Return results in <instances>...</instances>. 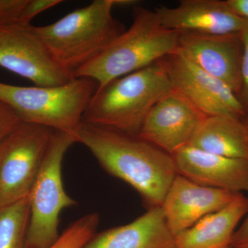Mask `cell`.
<instances>
[{
  "label": "cell",
  "mask_w": 248,
  "mask_h": 248,
  "mask_svg": "<svg viewBox=\"0 0 248 248\" xmlns=\"http://www.w3.org/2000/svg\"><path fill=\"white\" fill-rule=\"evenodd\" d=\"M78 140L107 172L133 187L148 209L161 206L177 175L172 155L139 135L83 122Z\"/></svg>",
  "instance_id": "cell-1"
},
{
  "label": "cell",
  "mask_w": 248,
  "mask_h": 248,
  "mask_svg": "<svg viewBox=\"0 0 248 248\" xmlns=\"http://www.w3.org/2000/svg\"><path fill=\"white\" fill-rule=\"evenodd\" d=\"M172 89L162 59L97 89L82 122L138 135L152 108Z\"/></svg>",
  "instance_id": "cell-2"
},
{
  "label": "cell",
  "mask_w": 248,
  "mask_h": 248,
  "mask_svg": "<svg viewBox=\"0 0 248 248\" xmlns=\"http://www.w3.org/2000/svg\"><path fill=\"white\" fill-rule=\"evenodd\" d=\"M179 32L160 24L155 11L133 10L128 29L115 39L99 56L73 73L75 78H90L97 89L112 80L142 69L175 53Z\"/></svg>",
  "instance_id": "cell-3"
},
{
  "label": "cell",
  "mask_w": 248,
  "mask_h": 248,
  "mask_svg": "<svg viewBox=\"0 0 248 248\" xmlns=\"http://www.w3.org/2000/svg\"><path fill=\"white\" fill-rule=\"evenodd\" d=\"M115 0H95L53 24L33 27L55 62L73 73L89 63L125 30L112 16Z\"/></svg>",
  "instance_id": "cell-4"
},
{
  "label": "cell",
  "mask_w": 248,
  "mask_h": 248,
  "mask_svg": "<svg viewBox=\"0 0 248 248\" xmlns=\"http://www.w3.org/2000/svg\"><path fill=\"white\" fill-rule=\"evenodd\" d=\"M97 89V82L86 78H74L57 86L27 87L0 82V100L21 122L63 132L78 140L83 115Z\"/></svg>",
  "instance_id": "cell-5"
},
{
  "label": "cell",
  "mask_w": 248,
  "mask_h": 248,
  "mask_svg": "<svg viewBox=\"0 0 248 248\" xmlns=\"http://www.w3.org/2000/svg\"><path fill=\"white\" fill-rule=\"evenodd\" d=\"M78 142L71 135L55 130L30 195L27 248H49L60 237V214L76 205L65 191L62 162L70 147Z\"/></svg>",
  "instance_id": "cell-6"
},
{
  "label": "cell",
  "mask_w": 248,
  "mask_h": 248,
  "mask_svg": "<svg viewBox=\"0 0 248 248\" xmlns=\"http://www.w3.org/2000/svg\"><path fill=\"white\" fill-rule=\"evenodd\" d=\"M54 131L21 122L0 143V208L30 195Z\"/></svg>",
  "instance_id": "cell-7"
},
{
  "label": "cell",
  "mask_w": 248,
  "mask_h": 248,
  "mask_svg": "<svg viewBox=\"0 0 248 248\" xmlns=\"http://www.w3.org/2000/svg\"><path fill=\"white\" fill-rule=\"evenodd\" d=\"M0 66L36 86H57L74 78L52 58L32 25H0Z\"/></svg>",
  "instance_id": "cell-8"
},
{
  "label": "cell",
  "mask_w": 248,
  "mask_h": 248,
  "mask_svg": "<svg viewBox=\"0 0 248 248\" xmlns=\"http://www.w3.org/2000/svg\"><path fill=\"white\" fill-rule=\"evenodd\" d=\"M173 87L206 116L246 117L239 97L224 82L174 53L163 59Z\"/></svg>",
  "instance_id": "cell-9"
},
{
  "label": "cell",
  "mask_w": 248,
  "mask_h": 248,
  "mask_svg": "<svg viewBox=\"0 0 248 248\" xmlns=\"http://www.w3.org/2000/svg\"><path fill=\"white\" fill-rule=\"evenodd\" d=\"M205 117L173 87L152 108L138 135L172 155L190 143Z\"/></svg>",
  "instance_id": "cell-10"
},
{
  "label": "cell",
  "mask_w": 248,
  "mask_h": 248,
  "mask_svg": "<svg viewBox=\"0 0 248 248\" xmlns=\"http://www.w3.org/2000/svg\"><path fill=\"white\" fill-rule=\"evenodd\" d=\"M176 53L228 85L238 96L241 88L244 45L240 33L179 32Z\"/></svg>",
  "instance_id": "cell-11"
},
{
  "label": "cell",
  "mask_w": 248,
  "mask_h": 248,
  "mask_svg": "<svg viewBox=\"0 0 248 248\" xmlns=\"http://www.w3.org/2000/svg\"><path fill=\"white\" fill-rule=\"evenodd\" d=\"M236 194L201 186L177 174L161 207L170 231L176 236L224 208Z\"/></svg>",
  "instance_id": "cell-12"
},
{
  "label": "cell",
  "mask_w": 248,
  "mask_h": 248,
  "mask_svg": "<svg viewBox=\"0 0 248 248\" xmlns=\"http://www.w3.org/2000/svg\"><path fill=\"white\" fill-rule=\"evenodd\" d=\"M154 11L163 27L178 32L229 35L242 32L248 24L221 0H183Z\"/></svg>",
  "instance_id": "cell-13"
},
{
  "label": "cell",
  "mask_w": 248,
  "mask_h": 248,
  "mask_svg": "<svg viewBox=\"0 0 248 248\" xmlns=\"http://www.w3.org/2000/svg\"><path fill=\"white\" fill-rule=\"evenodd\" d=\"M177 174L201 186L234 193L248 192V161L187 145L172 155Z\"/></svg>",
  "instance_id": "cell-14"
},
{
  "label": "cell",
  "mask_w": 248,
  "mask_h": 248,
  "mask_svg": "<svg viewBox=\"0 0 248 248\" xmlns=\"http://www.w3.org/2000/svg\"><path fill=\"white\" fill-rule=\"evenodd\" d=\"M82 248H176V245L159 206L148 208L128 224L96 233Z\"/></svg>",
  "instance_id": "cell-15"
},
{
  "label": "cell",
  "mask_w": 248,
  "mask_h": 248,
  "mask_svg": "<svg viewBox=\"0 0 248 248\" xmlns=\"http://www.w3.org/2000/svg\"><path fill=\"white\" fill-rule=\"evenodd\" d=\"M248 213V197L237 193L224 208L174 236L176 248H231L233 235Z\"/></svg>",
  "instance_id": "cell-16"
},
{
  "label": "cell",
  "mask_w": 248,
  "mask_h": 248,
  "mask_svg": "<svg viewBox=\"0 0 248 248\" xmlns=\"http://www.w3.org/2000/svg\"><path fill=\"white\" fill-rule=\"evenodd\" d=\"M189 145L213 154L248 161L247 129L244 119L236 116H206Z\"/></svg>",
  "instance_id": "cell-17"
},
{
  "label": "cell",
  "mask_w": 248,
  "mask_h": 248,
  "mask_svg": "<svg viewBox=\"0 0 248 248\" xmlns=\"http://www.w3.org/2000/svg\"><path fill=\"white\" fill-rule=\"evenodd\" d=\"M30 197L0 208V248H27Z\"/></svg>",
  "instance_id": "cell-18"
},
{
  "label": "cell",
  "mask_w": 248,
  "mask_h": 248,
  "mask_svg": "<svg viewBox=\"0 0 248 248\" xmlns=\"http://www.w3.org/2000/svg\"><path fill=\"white\" fill-rule=\"evenodd\" d=\"M99 223L97 213H90L73 222L49 248H82L97 233Z\"/></svg>",
  "instance_id": "cell-19"
},
{
  "label": "cell",
  "mask_w": 248,
  "mask_h": 248,
  "mask_svg": "<svg viewBox=\"0 0 248 248\" xmlns=\"http://www.w3.org/2000/svg\"><path fill=\"white\" fill-rule=\"evenodd\" d=\"M28 0H0V25L17 24Z\"/></svg>",
  "instance_id": "cell-20"
},
{
  "label": "cell",
  "mask_w": 248,
  "mask_h": 248,
  "mask_svg": "<svg viewBox=\"0 0 248 248\" xmlns=\"http://www.w3.org/2000/svg\"><path fill=\"white\" fill-rule=\"evenodd\" d=\"M62 2L61 0H28L17 24L31 25V22L37 15Z\"/></svg>",
  "instance_id": "cell-21"
},
{
  "label": "cell",
  "mask_w": 248,
  "mask_h": 248,
  "mask_svg": "<svg viewBox=\"0 0 248 248\" xmlns=\"http://www.w3.org/2000/svg\"><path fill=\"white\" fill-rule=\"evenodd\" d=\"M241 35L244 53L241 64V88L238 97L244 107L246 117H248V23L241 32Z\"/></svg>",
  "instance_id": "cell-22"
},
{
  "label": "cell",
  "mask_w": 248,
  "mask_h": 248,
  "mask_svg": "<svg viewBox=\"0 0 248 248\" xmlns=\"http://www.w3.org/2000/svg\"><path fill=\"white\" fill-rule=\"evenodd\" d=\"M16 112L0 100V143L21 124Z\"/></svg>",
  "instance_id": "cell-23"
},
{
  "label": "cell",
  "mask_w": 248,
  "mask_h": 248,
  "mask_svg": "<svg viewBox=\"0 0 248 248\" xmlns=\"http://www.w3.org/2000/svg\"><path fill=\"white\" fill-rule=\"evenodd\" d=\"M231 248H248V213L246 219L233 235Z\"/></svg>",
  "instance_id": "cell-24"
},
{
  "label": "cell",
  "mask_w": 248,
  "mask_h": 248,
  "mask_svg": "<svg viewBox=\"0 0 248 248\" xmlns=\"http://www.w3.org/2000/svg\"><path fill=\"white\" fill-rule=\"evenodd\" d=\"M226 2L235 14L248 23V0H227Z\"/></svg>",
  "instance_id": "cell-25"
},
{
  "label": "cell",
  "mask_w": 248,
  "mask_h": 248,
  "mask_svg": "<svg viewBox=\"0 0 248 248\" xmlns=\"http://www.w3.org/2000/svg\"><path fill=\"white\" fill-rule=\"evenodd\" d=\"M135 0H115V6H126L138 4Z\"/></svg>",
  "instance_id": "cell-26"
},
{
  "label": "cell",
  "mask_w": 248,
  "mask_h": 248,
  "mask_svg": "<svg viewBox=\"0 0 248 248\" xmlns=\"http://www.w3.org/2000/svg\"><path fill=\"white\" fill-rule=\"evenodd\" d=\"M244 122L245 125H246V129H247V133L248 135V117H246L244 118Z\"/></svg>",
  "instance_id": "cell-27"
}]
</instances>
